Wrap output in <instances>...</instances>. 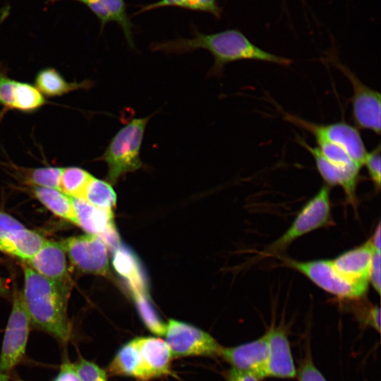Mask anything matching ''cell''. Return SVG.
Segmentation results:
<instances>
[{"instance_id":"35","label":"cell","mask_w":381,"mask_h":381,"mask_svg":"<svg viewBox=\"0 0 381 381\" xmlns=\"http://www.w3.org/2000/svg\"><path fill=\"white\" fill-rule=\"evenodd\" d=\"M23 226L20 222L12 216L0 212V242L9 232Z\"/></svg>"},{"instance_id":"28","label":"cell","mask_w":381,"mask_h":381,"mask_svg":"<svg viewBox=\"0 0 381 381\" xmlns=\"http://www.w3.org/2000/svg\"><path fill=\"white\" fill-rule=\"evenodd\" d=\"M133 298L138 314L145 327L154 334L163 337L166 324L160 318L152 304L148 294H133Z\"/></svg>"},{"instance_id":"18","label":"cell","mask_w":381,"mask_h":381,"mask_svg":"<svg viewBox=\"0 0 381 381\" xmlns=\"http://www.w3.org/2000/svg\"><path fill=\"white\" fill-rule=\"evenodd\" d=\"M375 250L370 241L332 260L335 268L352 280L368 281Z\"/></svg>"},{"instance_id":"1","label":"cell","mask_w":381,"mask_h":381,"mask_svg":"<svg viewBox=\"0 0 381 381\" xmlns=\"http://www.w3.org/2000/svg\"><path fill=\"white\" fill-rule=\"evenodd\" d=\"M193 37L152 42L150 45L152 52L166 54H186L197 49L208 51L214 58V64L208 75L220 77L227 64L243 60H251L289 66L292 61L269 52L254 44L241 31L228 29L223 31L205 34L194 26Z\"/></svg>"},{"instance_id":"15","label":"cell","mask_w":381,"mask_h":381,"mask_svg":"<svg viewBox=\"0 0 381 381\" xmlns=\"http://www.w3.org/2000/svg\"><path fill=\"white\" fill-rule=\"evenodd\" d=\"M62 0H49L54 4ZM84 4L97 17L100 23V32L108 23L114 22L121 28L127 44L135 49L133 41V24L127 12L124 0H71Z\"/></svg>"},{"instance_id":"7","label":"cell","mask_w":381,"mask_h":381,"mask_svg":"<svg viewBox=\"0 0 381 381\" xmlns=\"http://www.w3.org/2000/svg\"><path fill=\"white\" fill-rule=\"evenodd\" d=\"M164 336L173 358L219 356L222 346L209 333L191 324L169 320Z\"/></svg>"},{"instance_id":"37","label":"cell","mask_w":381,"mask_h":381,"mask_svg":"<svg viewBox=\"0 0 381 381\" xmlns=\"http://www.w3.org/2000/svg\"><path fill=\"white\" fill-rule=\"evenodd\" d=\"M53 381H81L75 373L72 363L65 361L60 368L59 373Z\"/></svg>"},{"instance_id":"29","label":"cell","mask_w":381,"mask_h":381,"mask_svg":"<svg viewBox=\"0 0 381 381\" xmlns=\"http://www.w3.org/2000/svg\"><path fill=\"white\" fill-rule=\"evenodd\" d=\"M62 168L47 167L35 169H23L20 171L25 181L35 187L59 190Z\"/></svg>"},{"instance_id":"19","label":"cell","mask_w":381,"mask_h":381,"mask_svg":"<svg viewBox=\"0 0 381 381\" xmlns=\"http://www.w3.org/2000/svg\"><path fill=\"white\" fill-rule=\"evenodd\" d=\"M107 371L111 375L132 377L137 381H149L135 338L119 348Z\"/></svg>"},{"instance_id":"34","label":"cell","mask_w":381,"mask_h":381,"mask_svg":"<svg viewBox=\"0 0 381 381\" xmlns=\"http://www.w3.org/2000/svg\"><path fill=\"white\" fill-rule=\"evenodd\" d=\"M380 265V252L375 251L370 269L368 281H370V284L378 294L380 293L381 286Z\"/></svg>"},{"instance_id":"33","label":"cell","mask_w":381,"mask_h":381,"mask_svg":"<svg viewBox=\"0 0 381 381\" xmlns=\"http://www.w3.org/2000/svg\"><path fill=\"white\" fill-rule=\"evenodd\" d=\"M17 81L0 70V105L4 110L13 109V97Z\"/></svg>"},{"instance_id":"16","label":"cell","mask_w":381,"mask_h":381,"mask_svg":"<svg viewBox=\"0 0 381 381\" xmlns=\"http://www.w3.org/2000/svg\"><path fill=\"white\" fill-rule=\"evenodd\" d=\"M298 142L313 156L316 168L326 185L341 186L349 200H354L360 169L337 166L327 160L317 147L309 145L301 138H298Z\"/></svg>"},{"instance_id":"22","label":"cell","mask_w":381,"mask_h":381,"mask_svg":"<svg viewBox=\"0 0 381 381\" xmlns=\"http://www.w3.org/2000/svg\"><path fill=\"white\" fill-rule=\"evenodd\" d=\"M35 87L47 97H57L79 89H87L92 82H68L55 68H47L40 70L35 80Z\"/></svg>"},{"instance_id":"30","label":"cell","mask_w":381,"mask_h":381,"mask_svg":"<svg viewBox=\"0 0 381 381\" xmlns=\"http://www.w3.org/2000/svg\"><path fill=\"white\" fill-rule=\"evenodd\" d=\"M71 363L81 381H107L106 371L92 361L80 358L76 362Z\"/></svg>"},{"instance_id":"24","label":"cell","mask_w":381,"mask_h":381,"mask_svg":"<svg viewBox=\"0 0 381 381\" xmlns=\"http://www.w3.org/2000/svg\"><path fill=\"white\" fill-rule=\"evenodd\" d=\"M178 7L193 11L210 13L216 19L222 18V9L217 0H159L158 1L139 6V9L132 16L164 7Z\"/></svg>"},{"instance_id":"3","label":"cell","mask_w":381,"mask_h":381,"mask_svg":"<svg viewBox=\"0 0 381 381\" xmlns=\"http://www.w3.org/2000/svg\"><path fill=\"white\" fill-rule=\"evenodd\" d=\"M152 115L134 118L122 127L97 158L107 165V180L116 183L121 177L143 167L140 152L146 126Z\"/></svg>"},{"instance_id":"39","label":"cell","mask_w":381,"mask_h":381,"mask_svg":"<svg viewBox=\"0 0 381 381\" xmlns=\"http://www.w3.org/2000/svg\"><path fill=\"white\" fill-rule=\"evenodd\" d=\"M380 224L379 223L370 241L375 251L380 252Z\"/></svg>"},{"instance_id":"25","label":"cell","mask_w":381,"mask_h":381,"mask_svg":"<svg viewBox=\"0 0 381 381\" xmlns=\"http://www.w3.org/2000/svg\"><path fill=\"white\" fill-rule=\"evenodd\" d=\"M92 177L88 171L80 167L62 168L59 190L71 198L81 199Z\"/></svg>"},{"instance_id":"5","label":"cell","mask_w":381,"mask_h":381,"mask_svg":"<svg viewBox=\"0 0 381 381\" xmlns=\"http://www.w3.org/2000/svg\"><path fill=\"white\" fill-rule=\"evenodd\" d=\"M285 262L320 288L339 298L359 299L367 292L368 281L352 280L344 277L335 268L332 260L299 262L287 260Z\"/></svg>"},{"instance_id":"14","label":"cell","mask_w":381,"mask_h":381,"mask_svg":"<svg viewBox=\"0 0 381 381\" xmlns=\"http://www.w3.org/2000/svg\"><path fill=\"white\" fill-rule=\"evenodd\" d=\"M26 265L47 279L69 288L71 280L67 255L61 242H45Z\"/></svg>"},{"instance_id":"27","label":"cell","mask_w":381,"mask_h":381,"mask_svg":"<svg viewBox=\"0 0 381 381\" xmlns=\"http://www.w3.org/2000/svg\"><path fill=\"white\" fill-rule=\"evenodd\" d=\"M45 102L44 95L35 86L17 81L13 97V109L31 112L42 107Z\"/></svg>"},{"instance_id":"9","label":"cell","mask_w":381,"mask_h":381,"mask_svg":"<svg viewBox=\"0 0 381 381\" xmlns=\"http://www.w3.org/2000/svg\"><path fill=\"white\" fill-rule=\"evenodd\" d=\"M331 221L329 186H322L299 211L291 226L269 248L274 253L286 248L300 236L327 226Z\"/></svg>"},{"instance_id":"17","label":"cell","mask_w":381,"mask_h":381,"mask_svg":"<svg viewBox=\"0 0 381 381\" xmlns=\"http://www.w3.org/2000/svg\"><path fill=\"white\" fill-rule=\"evenodd\" d=\"M135 339L149 380L171 374L173 358L165 341L151 336Z\"/></svg>"},{"instance_id":"23","label":"cell","mask_w":381,"mask_h":381,"mask_svg":"<svg viewBox=\"0 0 381 381\" xmlns=\"http://www.w3.org/2000/svg\"><path fill=\"white\" fill-rule=\"evenodd\" d=\"M33 193L39 201L54 214L77 225L71 197L54 188L35 187Z\"/></svg>"},{"instance_id":"6","label":"cell","mask_w":381,"mask_h":381,"mask_svg":"<svg viewBox=\"0 0 381 381\" xmlns=\"http://www.w3.org/2000/svg\"><path fill=\"white\" fill-rule=\"evenodd\" d=\"M31 325L22 294L16 293L0 351V373L8 375L24 359Z\"/></svg>"},{"instance_id":"4","label":"cell","mask_w":381,"mask_h":381,"mask_svg":"<svg viewBox=\"0 0 381 381\" xmlns=\"http://www.w3.org/2000/svg\"><path fill=\"white\" fill-rule=\"evenodd\" d=\"M338 68L349 80L353 94L351 99L352 119L357 128L371 131L380 135L381 128L380 93L364 84L345 64L336 53L330 50L325 59Z\"/></svg>"},{"instance_id":"21","label":"cell","mask_w":381,"mask_h":381,"mask_svg":"<svg viewBox=\"0 0 381 381\" xmlns=\"http://www.w3.org/2000/svg\"><path fill=\"white\" fill-rule=\"evenodd\" d=\"M112 260L115 270L125 279L133 294H148L146 280L137 258L128 249L119 246Z\"/></svg>"},{"instance_id":"12","label":"cell","mask_w":381,"mask_h":381,"mask_svg":"<svg viewBox=\"0 0 381 381\" xmlns=\"http://www.w3.org/2000/svg\"><path fill=\"white\" fill-rule=\"evenodd\" d=\"M269 354V340L266 332L253 341L231 347L222 346L219 357L232 368L253 373L262 380Z\"/></svg>"},{"instance_id":"8","label":"cell","mask_w":381,"mask_h":381,"mask_svg":"<svg viewBox=\"0 0 381 381\" xmlns=\"http://www.w3.org/2000/svg\"><path fill=\"white\" fill-rule=\"evenodd\" d=\"M285 120L310 133L315 140H325L341 147L352 159L363 166L367 150L358 129L345 122L321 124L281 111Z\"/></svg>"},{"instance_id":"2","label":"cell","mask_w":381,"mask_h":381,"mask_svg":"<svg viewBox=\"0 0 381 381\" xmlns=\"http://www.w3.org/2000/svg\"><path fill=\"white\" fill-rule=\"evenodd\" d=\"M23 271L21 294L32 325L66 344L72 337L67 313L68 288L47 279L26 264Z\"/></svg>"},{"instance_id":"32","label":"cell","mask_w":381,"mask_h":381,"mask_svg":"<svg viewBox=\"0 0 381 381\" xmlns=\"http://www.w3.org/2000/svg\"><path fill=\"white\" fill-rule=\"evenodd\" d=\"M363 165L365 167L369 176L375 185V188L378 190L380 186L381 178V158L380 145H378L372 151L367 152Z\"/></svg>"},{"instance_id":"11","label":"cell","mask_w":381,"mask_h":381,"mask_svg":"<svg viewBox=\"0 0 381 381\" xmlns=\"http://www.w3.org/2000/svg\"><path fill=\"white\" fill-rule=\"evenodd\" d=\"M71 199L77 226L87 234L101 238L109 249L116 250L120 246V241L111 211L95 207L80 198Z\"/></svg>"},{"instance_id":"20","label":"cell","mask_w":381,"mask_h":381,"mask_svg":"<svg viewBox=\"0 0 381 381\" xmlns=\"http://www.w3.org/2000/svg\"><path fill=\"white\" fill-rule=\"evenodd\" d=\"M47 239L24 226L9 232L0 242V250L27 262L44 246Z\"/></svg>"},{"instance_id":"38","label":"cell","mask_w":381,"mask_h":381,"mask_svg":"<svg viewBox=\"0 0 381 381\" xmlns=\"http://www.w3.org/2000/svg\"><path fill=\"white\" fill-rule=\"evenodd\" d=\"M364 323L375 329L377 332L380 331V309L379 306H373L366 312Z\"/></svg>"},{"instance_id":"10","label":"cell","mask_w":381,"mask_h":381,"mask_svg":"<svg viewBox=\"0 0 381 381\" xmlns=\"http://www.w3.org/2000/svg\"><path fill=\"white\" fill-rule=\"evenodd\" d=\"M71 264L83 273L105 276L109 273L108 247L99 236L85 234L61 241Z\"/></svg>"},{"instance_id":"13","label":"cell","mask_w":381,"mask_h":381,"mask_svg":"<svg viewBox=\"0 0 381 381\" xmlns=\"http://www.w3.org/2000/svg\"><path fill=\"white\" fill-rule=\"evenodd\" d=\"M269 340V354L262 377L293 379L296 377L288 336L281 327H271L267 331Z\"/></svg>"},{"instance_id":"31","label":"cell","mask_w":381,"mask_h":381,"mask_svg":"<svg viewBox=\"0 0 381 381\" xmlns=\"http://www.w3.org/2000/svg\"><path fill=\"white\" fill-rule=\"evenodd\" d=\"M296 377L298 381H327L315 365L309 348L297 370Z\"/></svg>"},{"instance_id":"26","label":"cell","mask_w":381,"mask_h":381,"mask_svg":"<svg viewBox=\"0 0 381 381\" xmlns=\"http://www.w3.org/2000/svg\"><path fill=\"white\" fill-rule=\"evenodd\" d=\"M81 199L99 208L111 211L116 205V195L109 183L93 176Z\"/></svg>"},{"instance_id":"40","label":"cell","mask_w":381,"mask_h":381,"mask_svg":"<svg viewBox=\"0 0 381 381\" xmlns=\"http://www.w3.org/2000/svg\"><path fill=\"white\" fill-rule=\"evenodd\" d=\"M0 381H11L8 375L0 373Z\"/></svg>"},{"instance_id":"36","label":"cell","mask_w":381,"mask_h":381,"mask_svg":"<svg viewBox=\"0 0 381 381\" xmlns=\"http://www.w3.org/2000/svg\"><path fill=\"white\" fill-rule=\"evenodd\" d=\"M226 381H261L253 373L236 370L231 368L225 375Z\"/></svg>"}]
</instances>
